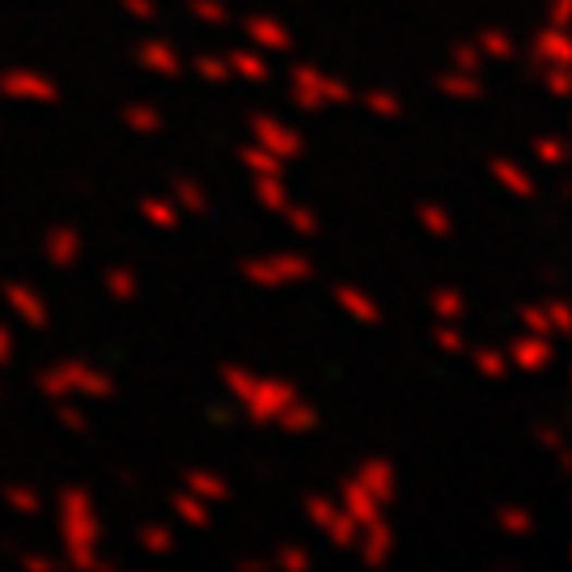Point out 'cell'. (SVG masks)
<instances>
[{
  "label": "cell",
  "mask_w": 572,
  "mask_h": 572,
  "mask_svg": "<svg viewBox=\"0 0 572 572\" xmlns=\"http://www.w3.org/2000/svg\"><path fill=\"white\" fill-rule=\"evenodd\" d=\"M136 212H141V221H145V226L161 229V233L179 229V221H183V212H179V204H174L170 195H145Z\"/></svg>",
  "instance_id": "obj_22"
},
{
  "label": "cell",
  "mask_w": 572,
  "mask_h": 572,
  "mask_svg": "<svg viewBox=\"0 0 572 572\" xmlns=\"http://www.w3.org/2000/svg\"><path fill=\"white\" fill-rule=\"evenodd\" d=\"M191 17L199 22V26H208V31H221L229 26V4L226 0H187Z\"/></svg>",
  "instance_id": "obj_39"
},
{
  "label": "cell",
  "mask_w": 572,
  "mask_h": 572,
  "mask_svg": "<svg viewBox=\"0 0 572 572\" xmlns=\"http://www.w3.org/2000/svg\"><path fill=\"white\" fill-rule=\"evenodd\" d=\"M416 221H419V229L428 233V238H437V242H446V238H454V217L437 204V199H424L416 208Z\"/></svg>",
  "instance_id": "obj_28"
},
{
  "label": "cell",
  "mask_w": 572,
  "mask_h": 572,
  "mask_svg": "<svg viewBox=\"0 0 572 572\" xmlns=\"http://www.w3.org/2000/svg\"><path fill=\"white\" fill-rule=\"evenodd\" d=\"M267 564L276 572H309L314 569V556L305 551L302 543H284V547H276V551L267 556Z\"/></svg>",
  "instance_id": "obj_37"
},
{
  "label": "cell",
  "mask_w": 572,
  "mask_h": 572,
  "mask_svg": "<svg viewBox=\"0 0 572 572\" xmlns=\"http://www.w3.org/2000/svg\"><path fill=\"white\" fill-rule=\"evenodd\" d=\"M471 352V348H466ZM471 369L479 374V378H488V381H500V378H509L513 369H509V356H504V348H475L471 352Z\"/></svg>",
  "instance_id": "obj_32"
},
{
  "label": "cell",
  "mask_w": 572,
  "mask_h": 572,
  "mask_svg": "<svg viewBox=\"0 0 572 572\" xmlns=\"http://www.w3.org/2000/svg\"><path fill=\"white\" fill-rule=\"evenodd\" d=\"M340 509L356 522V526H369V522H378V518H386V509H381L374 496L365 492L356 479H343V488H340Z\"/></svg>",
  "instance_id": "obj_18"
},
{
  "label": "cell",
  "mask_w": 572,
  "mask_h": 572,
  "mask_svg": "<svg viewBox=\"0 0 572 572\" xmlns=\"http://www.w3.org/2000/svg\"><path fill=\"white\" fill-rule=\"evenodd\" d=\"M534 441H538L543 450H551V454L564 446V437H560V428H556V424H538V428H534Z\"/></svg>",
  "instance_id": "obj_51"
},
{
  "label": "cell",
  "mask_w": 572,
  "mask_h": 572,
  "mask_svg": "<svg viewBox=\"0 0 572 572\" xmlns=\"http://www.w3.org/2000/svg\"><path fill=\"white\" fill-rule=\"evenodd\" d=\"M242 276L255 284V289H289V284H302L314 276V264L305 259L302 251H271L259 259H246Z\"/></svg>",
  "instance_id": "obj_5"
},
{
  "label": "cell",
  "mask_w": 572,
  "mask_h": 572,
  "mask_svg": "<svg viewBox=\"0 0 572 572\" xmlns=\"http://www.w3.org/2000/svg\"><path fill=\"white\" fill-rule=\"evenodd\" d=\"M226 64H229V76H238V81H246V85H264V81H271L267 51H259V47H233L226 56Z\"/></svg>",
  "instance_id": "obj_19"
},
{
  "label": "cell",
  "mask_w": 572,
  "mask_h": 572,
  "mask_svg": "<svg viewBox=\"0 0 572 572\" xmlns=\"http://www.w3.org/2000/svg\"><path fill=\"white\" fill-rule=\"evenodd\" d=\"M428 309H433L437 322H462L471 302H466L458 289H433V293H428Z\"/></svg>",
  "instance_id": "obj_27"
},
{
  "label": "cell",
  "mask_w": 572,
  "mask_h": 572,
  "mask_svg": "<svg viewBox=\"0 0 572 572\" xmlns=\"http://www.w3.org/2000/svg\"><path fill=\"white\" fill-rule=\"evenodd\" d=\"M102 289H107L111 302H136L141 280H136V271L127 264H114V267H107V276H102Z\"/></svg>",
  "instance_id": "obj_29"
},
{
  "label": "cell",
  "mask_w": 572,
  "mask_h": 572,
  "mask_svg": "<svg viewBox=\"0 0 572 572\" xmlns=\"http://www.w3.org/2000/svg\"><path fill=\"white\" fill-rule=\"evenodd\" d=\"M56 526H60V547H64V564L76 572H98L114 569L111 560L102 556V518H98V504L85 488H64L60 492V513H56Z\"/></svg>",
  "instance_id": "obj_1"
},
{
  "label": "cell",
  "mask_w": 572,
  "mask_h": 572,
  "mask_svg": "<svg viewBox=\"0 0 572 572\" xmlns=\"http://www.w3.org/2000/svg\"><path fill=\"white\" fill-rule=\"evenodd\" d=\"M123 127L136 132V136H157L166 127V114L149 107V102H132V107H123Z\"/></svg>",
  "instance_id": "obj_30"
},
{
  "label": "cell",
  "mask_w": 572,
  "mask_h": 572,
  "mask_svg": "<svg viewBox=\"0 0 572 572\" xmlns=\"http://www.w3.org/2000/svg\"><path fill=\"white\" fill-rule=\"evenodd\" d=\"M302 509H305V522L322 534L336 551H352V547H356V531H361V526L343 513L340 500H331V496H305Z\"/></svg>",
  "instance_id": "obj_6"
},
{
  "label": "cell",
  "mask_w": 572,
  "mask_h": 572,
  "mask_svg": "<svg viewBox=\"0 0 572 572\" xmlns=\"http://www.w3.org/2000/svg\"><path fill=\"white\" fill-rule=\"evenodd\" d=\"M136 543H141L145 556H170V551H174V531H170L166 522H145V526L136 531Z\"/></svg>",
  "instance_id": "obj_36"
},
{
  "label": "cell",
  "mask_w": 572,
  "mask_h": 572,
  "mask_svg": "<svg viewBox=\"0 0 572 572\" xmlns=\"http://www.w3.org/2000/svg\"><path fill=\"white\" fill-rule=\"evenodd\" d=\"M114 479H119V488H136V471H127V466H123Z\"/></svg>",
  "instance_id": "obj_57"
},
{
  "label": "cell",
  "mask_w": 572,
  "mask_h": 572,
  "mask_svg": "<svg viewBox=\"0 0 572 572\" xmlns=\"http://www.w3.org/2000/svg\"><path fill=\"white\" fill-rule=\"evenodd\" d=\"M251 141L259 145V149L276 153L280 161H297L305 153V136L293 127V123H284V119H276V114H255L251 119Z\"/></svg>",
  "instance_id": "obj_7"
},
{
  "label": "cell",
  "mask_w": 572,
  "mask_h": 572,
  "mask_svg": "<svg viewBox=\"0 0 572 572\" xmlns=\"http://www.w3.org/2000/svg\"><path fill=\"white\" fill-rule=\"evenodd\" d=\"M136 64L153 76H179L187 69V60L179 56V47L166 42V38H145V42H136Z\"/></svg>",
  "instance_id": "obj_15"
},
{
  "label": "cell",
  "mask_w": 572,
  "mask_h": 572,
  "mask_svg": "<svg viewBox=\"0 0 572 572\" xmlns=\"http://www.w3.org/2000/svg\"><path fill=\"white\" fill-rule=\"evenodd\" d=\"M81 255H85V238H81V229H73V226L47 229V238H42V259H47V267H56V271H73V267L81 264Z\"/></svg>",
  "instance_id": "obj_13"
},
{
  "label": "cell",
  "mask_w": 572,
  "mask_h": 572,
  "mask_svg": "<svg viewBox=\"0 0 572 572\" xmlns=\"http://www.w3.org/2000/svg\"><path fill=\"white\" fill-rule=\"evenodd\" d=\"M255 199H259V208H267V212H284L293 204L284 174H259L255 179Z\"/></svg>",
  "instance_id": "obj_25"
},
{
  "label": "cell",
  "mask_w": 572,
  "mask_h": 572,
  "mask_svg": "<svg viewBox=\"0 0 572 572\" xmlns=\"http://www.w3.org/2000/svg\"><path fill=\"white\" fill-rule=\"evenodd\" d=\"M318 424H322L318 407H314V403H305V399H297V403L289 407V416L280 419L276 428H280V433H289V437H309Z\"/></svg>",
  "instance_id": "obj_34"
},
{
  "label": "cell",
  "mask_w": 572,
  "mask_h": 572,
  "mask_svg": "<svg viewBox=\"0 0 572 572\" xmlns=\"http://www.w3.org/2000/svg\"><path fill=\"white\" fill-rule=\"evenodd\" d=\"M0 500H4L17 518H35V513H42V496H38V488H31V484H9V488L0 492Z\"/></svg>",
  "instance_id": "obj_38"
},
{
  "label": "cell",
  "mask_w": 572,
  "mask_h": 572,
  "mask_svg": "<svg viewBox=\"0 0 572 572\" xmlns=\"http://www.w3.org/2000/svg\"><path fill=\"white\" fill-rule=\"evenodd\" d=\"M488 170H492V179L509 191L513 199H534L538 183H534V174L526 170V166H518V161H509V157H492Z\"/></svg>",
  "instance_id": "obj_20"
},
{
  "label": "cell",
  "mask_w": 572,
  "mask_h": 572,
  "mask_svg": "<svg viewBox=\"0 0 572 572\" xmlns=\"http://www.w3.org/2000/svg\"><path fill=\"white\" fill-rule=\"evenodd\" d=\"M280 217H284V226L293 229L297 238H318V217H314L305 204H289Z\"/></svg>",
  "instance_id": "obj_44"
},
{
  "label": "cell",
  "mask_w": 572,
  "mask_h": 572,
  "mask_svg": "<svg viewBox=\"0 0 572 572\" xmlns=\"http://www.w3.org/2000/svg\"><path fill=\"white\" fill-rule=\"evenodd\" d=\"M352 479L374 496L381 509H386V504H394V496H399V471H394V462H390V458H365V462L352 471Z\"/></svg>",
  "instance_id": "obj_12"
},
{
  "label": "cell",
  "mask_w": 572,
  "mask_h": 572,
  "mask_svg": "<svg viewBox=\"0 0 572 572\" xmlns=\"http://www.w3.org/2000/svg\"><path fill=\"white\" fill-rule=\"evenodd\" d=\"M191 69H195L199 81H208V85H226V81H233V76H229L226 56H195Z\"/></svg>",
  "instance_id": "obj_42"
},
{
  "label": "cell",
  "mask_w": 572,
  "mask_h": 572,
  "mask_svg": "<svg viewBox=\"0 0 572 572\" xmlns=\"http://www.w3.org/2000/svg\"><path fill=\"white\" fill-rule=\"evenodd\" d=\"M0 302L9 305L31 331H47L51 327V309H47V297L38 293L35 284H22V280H9L0 284Z\"/></svg>",
  "instance_id": "obj_9"
},
{
  "label": "cell",
  "mask_w": 572,
  "mask_h": 572,
  "mask_svg": "<svg viewBox=\"0 0 572 572\" xmlns=\"http://www.w3.org/2000/svg\"><path fill=\"white\" fill-rule=\"evenodd\" d=\"M496 526H500L504 538H531L534 513L526 504H500V509H496Z\"/></svg>",
  "instance_id": "obj_31"
},
{
  "label": "cell",
  "mask_w": 572,
  "mask_h": 572,
  "mask_svg": "<svg viewBox=\"0 0 572 572\" xmlns=\"http://www.w3.org/2000/svg\"><path fill=\"white\" fill-rule=\"evenodd\" d=\"M183 488L199 496L204 504H221V500H229V492H233L226 475H217V471H208V466H191V471H183Z\"/></svg>",
  "instance_id": "obj_21"
},
{
  "label": "cell",
  "mask_w": 572,
  "mask_h": 572,
  "mask_svg": "<svg viewBox=\"0 0 572 572\" xmlns=\"http://www.w3.org/2000/svg\"><path fill=\"white\" fill-rule=\"evenodd\" d=\"M475 47H479V51H484V60H492V64H504V60H513V56H518V42L509 38V31H500V26L479 31Z\"/></svg>",
  "instance_id": "obj_33"
},
{
  "label": "cell",
  "mask_w": 572,
  "mask_h": 572,
  "mask_svg": "<svg viewBox=\"0 0 572 572\" xmlns=\"http://www.w3.org/2000/svg\"><path fill=\"white\" fill-rule=\"evenodd\" d=\"M531 153L538 166H564V145H560L556 136H534Z\"/></svg>",
  "instance_id": "obj_46"
},
{
  "label": "cell",
  "mask_w": 572,
  "mask_h": 572,
  "mask_svg": "<svg viewBox=\"0 0 572 572\" xmlns=\"http://www.w3.org/2000/svg\"><path fill=\"white\" fill-rule=\"evenodd\" d=\"M38 394L51 399V403H64V399H89V403H102L114 394L111 374H102L98 365L89 361H56L38 374Z\"/></svg>",
  "instance_id": "obj_3"
},
{
  "label": "cell",
  "mask_w": 572,
  "mask_h": 572,
  "mask_svg": "<svg viewBox=\"0 0 572 572\" xmlns=\"http://www.w3.org/2000/svg\"><path fill=\"white\" fill-rule=\"evenodd\" d=\"M534 64L538 69H569L572 64V42H569V26H551L543 22V31H534Z\"/></svg>",
  "instance_id": "obj_14"
},
{
  "label": "cell",
  "mask_w": 572,
  "mask_h": 572,
  "mask_svg": "<svg viewBox=\"0 0 572 572\" xmlns=\"http://www.w3.org/2000/svg\"><path fill=\"white\" fill-rule=\"evenodd\" d=\"M13 356H17V343H13V331L0 322V369H9L13 365Z\"/></svg>",
  "instance_id": "obj_53"
},
{
  "label": "cell",
  "mask_w": 572,
  "mask_h": 572,
  "mask_svg": "<svg viewBox=\"0 0 572 572\" xmlns=\"http://www.w3.org/2000/svg\"><path fill=\"white\" fill-rule=\"evenodd\" d=\"M238 161H242V166H246V170H251V179H259V174H284V166H289V161H280V157H276V153L259 149V145H255V141H251V145H242V149H238Z\"/></svg>",
  "instance_id": "obj_35"
},
{
  "label": "cell",
  "mask_w": 572,
  "mask_h": 572,
  "mask_svg": "<svg viewBox=\"0 0 572 572\" xmlns=\"http://www.w3.org/2000/svg\"><path fill=\"white\" fill-rule=\"evenodd\" d=\"M518 322H522V331H531V336H547V340H560L556 336V327H551V318H547V305L543 302H526L518 309Z\"/></svg>",
  "instance_id": "obj_40"
},
{
  "label": "cell",
  "mask_w": 572,
  "mask_h": 572,
  "mask_svg": "<svg viewBox=\"0 0 572 572\" xmlns=\"http://www.w3.org/2000/svg\"><path fill=\"white\" fill-rule=\"evenodd\" d=\"M221 381H226L233 407L251 419V424H264V428L267 424L276 428L280 419L289 416V407L302 399V390H297L293 381L267 378V374H255V369H246V365H221Z\"/></svg>",
  "instance_id": "obj_2"
},
{
  "label": "cell",
  "mask_w": 572,
  "mask_h": 572,
  "mask_svg": "<svg viewBox=\"0 0 572 572\" xmlns=\"http://www.w3.org/2000/svg\"><path fill=\"white\" fill-rule=\"evenodd\" d=\"M356 94H352V85L343 81V76H331L322 73V69H314V64H297L293 73H289V102L297 107V111H327V107H348Z\"/></svg>",
  "instance_id": "obj_4"
},
{
  "label": "cell",
  "mask_w": 572,
  "mask_h": 572,
  "mask_svg": "<svg viewBox=\"0 0 572 572\" xmlns=\"http://www.w3.org/2000/svg\"><path fill=\"white\" fill-rule=\"evenodd\" d=\"M433 343H437V352H446V356H462L471 343H466V336L458 331V322H437L433 327Z\"/></svg>",
  "instance_id": "obj_43"
},
{
  "label": "cell",
  "mask_w": 572,
  "mask_h": 572,
  "mask_svg": "<svg viewBox=\"0 0 572 572\" xmlns=\"http://www.w3.org/2000/svg\"><path fill=\"white\" fill-rule=\"evenodd\" d=\"M136 22H153L157 17V0H119Z\"/></svg>",
  "instance_id": "obj_52"
},
{
  "label": "cell",
  "mask_w": 572,
  "mask_h": 572,
  "mask_svg": "<svg viewBox=\"0 0 572 572\" xmlns=\"http://www.w3.org/2000/svg\"><path fill=\"white\" fill-rule=\"evenodd\" d=\"M361 102L374 119H399L403 114V98L390 94V89H369V94H361Z\"/></svg>",
  "instance_id": "obj_41"
},
{
  "label": "cell",
  "mask_w": 572,
  "mask_h": 572,
  "mask_svg": "<svg viewBox=\"0 0 572 572\" xmlns=\"http://www.w3.org/2000/svg\"><path fill=\"white\" fill-rule=\"evenodd\" d=\"M0 399H4V386H0Z\"/></svg>",
  "instance_id": "obj_58"
},
{
  "label": "cell",
  "mask_w": 572,
  "mask_h": 572,
  "mask_svg": "<svg viewBox=\"0 0 572 572\" xmlns=\"http://www.w3.org/2000/svg\"><path fill=\"white\" fill-rule=\"evenodd\" d=\"M0 98L51 107V102H60V85L38 69H9V73H0Z\"/></svg>",
  "instance_id": "obj_8"
},
{
  "label": "cell",
  "mask_w": 572,
  "mask_h": 572,
  "mask_svg": "<svg viewBox=\"0 0 572 572\" xmlns=\"http://www.w3.org/2000/svg\"><path fill=\"white\" fill-rule=\"evenodd\" d=\"M450 64H454L458 73H479L488 60H484V51H479L475 42H454V47H450Z\"/></svg>",
  "instance_id": "obj_45"
},
{
  "label": "cell",
  "mask_w": 572,
  "mask_h": 572,
  "mask_svg": "<svg viewBox=\"0 0 572 572\" xmlns=\"http://www.w3.org/2000/svg\"><path fill=\"white\" fill-rule=\"evenodd\" d=\"M238 569H271V564H267V556H246V560H238Z\"/></svg>",
  "instance_id": "obj_56"
},
{
  "label": "cell",
  "mask_w": 572,
  "mask_h": 572,
  "mask_svg": "<svg viewBox=\"0 0 572 572\" xmlns=\"http://www.w3.org/2000/svg\"><path fill=\"white\" fill-rule=\"evenodd\" d=\"M569 9L572 0H547V22L551 26H569Z\"/></svg>",
  "instance_id": "obj_54"
},
{
  "label": "cell",
  "mask_w": 572,
  "mask_h": 572,
  "mask_svg": "<svg viewBox=\"0 0 572 572\" xmlns=\"http://www.w3.org/2000/svg\"><path fill=\"white\" fill-rule=\"evenodd\" d=\"M208 419H212L217 428H226V424H233V407H212V412H208Z\"/></svg>",
  "instance_id": "obj_55"
},
{
  "label": "cell",
  "mask_w": 572,
  "mask_h": 572,
  "mask_svg": "<svg viewBox=\"0 0 572 572\" xmlns=\"http://www.w3.org/2000/svg\"><path fill=\"white\" fill-rule=\"evenodd\" d=\"M437 89H441L446 98H454V102H479V98H484V81H479V73H458V69L437 76Z\"/></svg>",
  "instance_id": "obj_24"
},
{
  "label": "cell",
  "mask_w": 572,
  "mask_h": 572,
  "mask_svg": "<svg viewBox=\"0 0 572 572\" xmlns=\"http://www.w3.org/2000/svg\"><path fill=\"white\" fill-rule=\"evenodd\" d=\"M17 564L26 572H56L64 560H60V556H47V551H26V556H17Z\"/></svg>",
  "instance_id": "obj_49"
},
{
  "label": "cell",
  "mask_w": 572,
  "mask_h": 572,
  "mask_svg": "<svg viewBox=\"0 0 572 572\" xmlns=\"http://www.w3.org/2000/svg\"><path fill=\"white\" fill-rule=\"evenodd\" d=\"M547 318H551V327H556V336H564L569 331V302L564 297H547Z\"/></svg>",
  "instance_id": "obj_50"
},
{
  "label": "cell",
  "mask_w": 572,
  "mask_h": 572,
  "mask_svg": "<svg viewBox=\"0 0 572 572\" xmlns=\"http://www.w3.org/2000/svg\"><path fill=\"white\" fill-rule=\"evenodd\" d=\"M504 356H509V369H518V374H547L551 361H556V340L522 331L518 340L504 348Z\"/></svg>",
  "instance_id": "obj_10"
},
{
  "label": "cell",
  "mask_w": 572,
  "mask_h": 572,
  "mask_svg": "<svg viewBox=\"0 0 572 572\" xmlns=\"http://www.w3.org/2000/svg\"><path fill=\"white\" fill-rule=\"evenodd\" d=\"M170 199L179 204V212H191V217H204L208 212V191L199 179H174L170 183Z\"/></svg>",
  "instance_id": "obj_26"
},
{
  "label": "cell",
  "mask_w": 572,
  "mask_h": 572,
  "mask_svg": "<svg viewBox=\"0 0 572 572\" xmlns=\"http://www.w3.org/2000/svg\"><path fill=\"white\" fill-rule=\"evenodd\" d=\"M331 302L340 305L352 322H365V327L381 322V305L374 302V293H365V289H356V284H336Z\"/></svg>",
  "instance_id": "obj_17"
},
{
  "label": "cell",
  "mask_w": 572,
  "mask_h": 572,
  "mask_svg": "<svg viewBox=\"0 0 572 572\" xmlns=\"http://www.w3.org/2000/svg\"><path fill=\"white\" fill-rule=\"evenodd\" d=\"M246 38H251V47H259L267 56H284L293 47V31L280 17H267V13L246 17Z\"/></svg>",
  "instance_id": "obj_16"
},
{
  "label": "cell",
  "mask_w": 572,
  "mask_h": 572,
  "mask_svg": "<svg viewBox=\"0 0 572 572\" xmlns=\"http://www.w3.org/2000/svg\"><path fill=\"white\" fill-rule=\"evenodd\" d=\"M538 81H543V89L551 98H569V69H538Z\"/></svg>",
  "instance_id": "obj_48"
},
{
  "label": "cell",
  "mask_w": 572,
  "mask_h": 572,
  "mask_svg": "<svg viewBox=\"0 0 572 572\" xmlns=\"http://www.w3.org/2000/svg\"><path fill=\"white\" fill-rule=\"evenodd\" d=\"M56 419L69 428V433H85L89 428V416L76 407V399H64V403H56Z\"/></svg>",
  "instance_id": "obj_47"
},
{
  "label": "cell",
  "mask_w": 572,
  "mask_h": 572,
  "mask_svg": "<svg viewBox=\"0 0 572 572\" xmlns=\"http://www.w3.org/2000/svg\"><path fill=\"white\" fill-rule=\"evenodd\" d=\"M356 556H361V564L365 569H386L390 560H394V526L378 518V522H369V526H361L356 531V547H352Z\"/></svg>",
  "instance_id": "obj_11"
},
{
  "label": "cell",
  "mask_w": 572,
  "mask_h": 572,
  "mask_svg": "<svg viewBox=\"0 0 572 572\" xmlns=\"http://www.w3.org/2000/svg\"><path fill=\"white\" fill-rule=\"evenodd\" d=\"M170 509H174V518L183 522V526H191V531H204L208 522H212V504H204L195 492H187V488H179V492L170 496Z\"/></svg>",
  "instance_id": "obj_23"
}]
</instances>
